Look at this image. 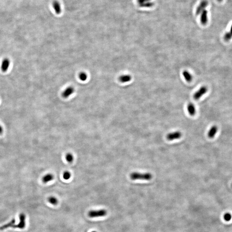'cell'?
<instances>
[{
	"instance_id": "1",
	"label": "cell",
	"mask_w": 232,
	"mask_h": 232,
	"mask_svg": "<svg viewBox=\"0 0 232 232\" xmlns=\"http://www.w3.org/2000/svg\"><path fill=\"white\" fill-rule=\"evenodd\" d=\"M130 177L132 180H142L149 181L152 178V175L150 173H141L135 172L131 174Z\"/></svg>"
},
{
	"instance_id": "2",
	"label": "cell",
	"mask_w": 232,
	"mask_h": 232,
	"mask_svg": "<svg viewBox=\"0 0 232 232\" xmlns=\"http://www.w3.org/2000/svg\"><path fill=\"white\" fill-rule=\"evenodd\" d=\"M107 214V211L105 209L98 210H91L88 212V216L90 218H95L99 217H104Z\"/></svg>"
},
{
	"instance_id": "3",
	"label": "cell",
	"mask_w": 232,
	"mask_h": 232,
	"mask_svg": "<svg viewBox=\"0 0 232 232\" xmlns=\"http://www.w3.org/2000/svg\"><path fill=\"white\" fill-rule=\"evenodd\" d=\"M19 222L17 225H14L12 227L13 228H19L20 229H23L25 227V219L26 217L25 214L21 213L19 214Z\"/></svg>"
},
{
	"instance_id": "4",
	"label": "cell",
	"mask_w": 232,
	"mask_h": 232,
	"mask_svg": "<svg viewBox=\"0 0 232 232\" xmlns=\"http://www.w3.org/2000/svg\"><path fill=\"white\" fill-rule=\"evenodd\" d=\"M208 88L206 86H203L201 87L194 94V98L195 100H198L207 92Z\"/></svg>"
},
{
	"instance_id": "5",
	"label": "cell",
	"mask_w": 232,
	"mask_h": 232,
	"mask_svg": "<svg viewBox=\"0 0 232 232\" xmlns=\"http://www.w3.org/2000/svg\"><path fill=\"white\" fill-rule=\"evenodd\" d=\"M208 4H209V3H208L207 1L202 0L196 8V15H199V14H201V13L204 10H205V8L208 5Z\"/></svg>"
},
{
	"instance_id": "6",
	"label": "cell",
	"mask_w": 232,
	"mask_h": 232,
	"mask_svg": "<svg viewBox=\"0 0 232 232\" xmlns=\"http://www.w3.org/2000/svg\"><path fill=\"white\" fill-rule=\"evenodd\" d=\"M182 136V134L179 131L173 132L168 134L166 136V139L169 141H173L180 139Z\"/></svg>"
},
{
	"instance_id": "7",
	"label": "cell",
	"mask_w": 232,
	"mask_h": 232,
	"mask_svg": "<svg viewBox=\"0 0 232 232\" xmlns=\"http://www.w3.org/2000/svg\"><path fill=\"white\" fill-rule=\"evenodd\" d=\"M74 92V88L73 87H69L66 88L62 93L63 97L67 99L72 95Z\"/></svg>"
},
{
	"instance_id": "8",
	"label": "cell",
	"mask_w": 232,
	"mask_h": 232,
	"mask_svg": "<svg viewBox=\"0 0 232 232\" xmlns=\"http://www.w3.org/2000/svg\"><path fill=\"white\" fill-rule=\"evenodd\" d=\"M10 65V61L9 59L6 58L2 62L1 65V69L3 72H6L8 70Z\"/></svg>"
},
{
	"instance_id": "9",
	"label": "cell",
	"mask_w": 232,
	"mask_h": 232,
	"mask_svg": "<svg viewBox=\"0 0 232 232\" xmlns=\"http://www.w3.org/2000/svg\"><path fill=\"white\" fill-rule=\"evenodd\" d=\"M218 127L217 126H216L215 125H214L212 126L211 128H210L209 130L208 133V136L209 137V138L210 139H213L215 136L216 134H217V132L218 131Z\"/></svg>"
},
{
	"instance_id": "10",
	"label": "cell",
	"mask_w": 232,
	"mask_h": 232,
	"mask_svg": "<svg viewBox=\"0 0 232 232\" xmlns=\"http://www.w3.org/2000/svg\"><path fill=\"white\" fill-rule=\"evenodd\" d=\"M208 21V11L207 10H204L201 13L200 21L202 25H206L207 24Z\"/></svg>"
},
{
	"instance_id": "11",
	"label": "cell",
	"mask_w": 232,
	"mask_h": 232,
	"mask_svg": "<svg viewBox=\"0 0 232 232\" xmlns=\"http://www.w3.org/2000/svg\"><path fill=\"white\" fill-rule=\"evenodd\" d=\"M52 6L56 13L57 14L60 13L61 12V7L60 3L58 1H55L52 3Z\"/></svg>"
},
{
	"instance_id": "12",
	"label": "cell",
	"mask_w": 232,
	"mask_h": 232,
	"mask_svg": "<svg viewBox=\"0 0 232 232\" xmlns=\"http://www.w3.org/2000/svg\"><path fill=\"white\" fill-rule=\"evenodd\" d=\"M187 111L188 113L190 115L194 116L196 114V109L194 104L192 103H190L187 105Z\"/></svg>"
},
{
	"instance_id": "13",
	"label": "cell",
	"mask_w": 232,
	"mask_h": 232,
	"mask_svg": "<svg viewBox=\"0 0 232 232\" xmlns=\"http://www.w3.org/2000/svg\"><path fill=\"white\" fill-rule=\"evenodd\" d=\"M54 179V176L52 174L49 173L46 174L42 178V181L44 184H46L47 183L50 182L53 180Z\"/></svg>"
},
{
	"instance_id": "14",
	"label": "cell",
	"mask_w": 232,
	"mask_h": 232,
	"mask_svg": "<svg viewBox=\"0 0 232 232\" xmlns=\"http://www.w3.org/2000/svg\"><path fill=\"white\" fill-rule=\"evenodd\" d=\"M119 80L122 83H127L132 80V77L129 75H123L119 77Z\"/></svg>"
},
{
	"instance_id": "15",
	"label": "cell",
	"mask_w": 232,
	"mask_h": 232,
	"mask_svg": "<svg viewBox=\"0 0 232 232\" xmlns=\"http://www.w3.org/2000/svg\"><path fill=\"white\" fill-rule=\"evenodd\" d=\"M183 75L184 77V78L188 82H190L192 80V76L191 74L187 71H184L183 72Z\"/></svg>"
},
{
	"instance_id": "16",
	"label": "cell",
	"mask_w": 232,
	"mask_h": 232,
	"mask_svg": "<svg viewBox=\"0 0 232 232\" xmlns=\"http://www.w3.org/2000/svg\"><path fill=\"white\" fill-rule=\"evenodd\" d=\"M15 219H12V221H10V222L8 223V224H6L4 225H3V226L1 227H0V229L1 230H3V229H5L6 228H8V227H12L13 226V225H14L15 224Z\"/></svg>"
},
{
	"instance_id": "17",
	"label": "cell",
	"mask_w": 232,
	"mask_h": 232,
	"mask_svg": "<svg viewBox=\"0 0 232 232\" xmlns=\"http://www.w3.org/2000/svg\"><path fill=\"white\" fill-rule=\"evenodd\" d=\"M232 38V25L231 27L230 30L229 32L226 33L224 36V39L226 41H229Z\"/></svg>"
},
{
	"instance_id": "18",
	"label": "cell",
	"mask_w": 232,
	"mask_h": 232,
	"mask_svg": "<svg viewBox=\"0 0 232 232\" xmlns=\"http://www.w3.org/2000/svg\"><path fill=\"white\" fill-rule=\"evenodd\" d=\"M154 3L151 2H146L145 3L139 4V6L140 7H144V8H150V7L154 6Z\"/></svg>"
},
{
	"instance_id": "19",
	"label": "cell",
	"mask_w": 232,
	"mask_h": 232,
	"mask_svg": "<svg viewBox=\"0 0 232 232\" xmlns=\"http://www.w3.org/2000/svg\"><path fill=\"white\" fill-rule=\"evenodd\" d=\"M48 200L52 205H57L58 203V199L54 196H50L48 198Z\"/></svg>"
},
{
	"instance_id": "20",
	"label": "cell",
	"mask_w": 232,
	"mask_h": 232,
	"mask_svg": "<svg viewBox=\"0 0 232 232\" xmlns=\"http://www.w3.org/2000/svg\"><path fill=\"white\" fill-rule=\"evenodd\" d=\"M65 159H66V161H67V162H69V163H72V162H73L74 159V156H73L72 154H71V153H68L66 155Z\"/></svg>"
},
{
	"instance_id": "21",
	"label": "cell",
	"mask_w": 232,
	"mask_h": 232,
	"mask_svg": "<svg viewBox=\"0 0 232 232\" xmlns=\"http://www.w3.org/2000/svg\"><path fill=\"white\" fill-rule=\"evenodd\" d=\"M79 77L80 80L82 81H85L87 79V75L85 72H81L80 73L79 76Z\"/></svg>"
},
{
	"instance_id": "22",
	"label": "cell",
	"mask_w": 232,
	"mask_h": 232,
	"mask_svg": "<svg viewBox=\"0 0 232 232\" xmlns=\"http://www.w3.org/2000/svg\"><path fill=\"white\" fill-rule=\"evenodd\" d=\"M71 177V173L69 171H65L63 173V178L65 180H68Z\"/></svg>"
},
{
	"instance_id": "23",
	"label": "cell",
	"mask_w": 232,
	"mask_h": 232,
	"mask_svg": "<svg viewBox=\"0 0 232 232\" xmlns=\"http://www.w3.org/2000/svg\"><path fill=\"white\" fill-rule=\"evenodd\" d=\"M224 219L226 221H229L232 219V215L229 213H226L224 215Z\"/></svg>"
},
{
	"instance_id": "24",
	"label": "cell",
	"mask_w": 232,
	"mask_h": 232,
	"mask_svg": "<svg viewBox=\"0 0 232 232\" xmlns=\"http://www.w3.org/2000/svg\"><path fill=\"white\" fill-rule=\"evenodd\" d=\"M151 0H137L138 3L139 4H141L142 3H145L146 2H151Z\"/></svg>"
},
{
	"instance_id": "25",
	"label": "cell",
	"mask_w": 232,
	"mask_h": 232,
	"mask_svg": "<svg viewBox=\"0 0 232 232\" xmlns=\"http://www.w3.org/2000/svg\"><path fill=\"white\" fill-rule=\"evenodd\" d=\"M3 132V129L2 126L0 125V135L2 134Z\"/></svg>"
},
{
	"instance_id": "26",
	"label": "cell",
	"mask_w": 232,
	"mask_h": 232,
	"mask_svg": "<svg viewBox=\"0 0 232 232\" xmlns=\"http://www.w3.org/2000/svg\"><path fill=\"white\" fill-rule=\"evenodd\" d=\"M217 1L219 2H221L223 0H217Z\"/></svg>"
},
{
	"instance_id": "27",
	"label": "cell",
	"mask_w": 232,
	"mask_h": 232,
	"mask_svg": "<svg viewBox=\"0 0 232 232\" xmlns=\"http://www.w3.org/2000/svg\"><path fill=\"white\" fill-rule=\"evenodd\" d=\"M92 232H96V231H92Z\"/></svg>"
},
{
	"instance_id": "28",
	"label": "cell",
	"mask_w": 232,
	"mask_h": 232,
	"mask_svg": "<svg viewBox=\"0 0 232 232\" xmlns=\"http://www.w3.org/2000/svg\"></svg>"
}]
</instances>
